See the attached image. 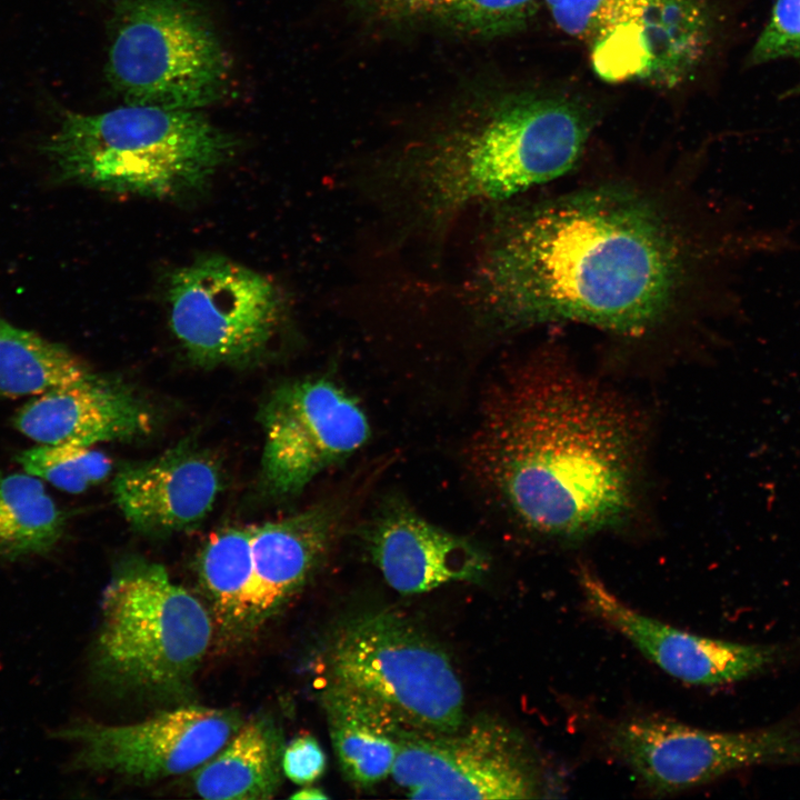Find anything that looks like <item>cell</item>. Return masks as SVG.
I'll list each match as a JSON object with an SVG mask.
<instances>
[{"mask_svg":"<svg viewBox=\"0 0 800 800\" xmlns=\"http://www.w3.org/2000/svg\"><path fill=\"white\" fill-rule=\"evenodd\" d=\"M696 178L619 174L498 203L472 280L481 314L502 332L572 323L624 341L746 320L741 271L791 236Z\"/></svg>","mask_w":800,"mask_h":800,"instance_id":"cell-1","label":"cell"},{"mask_svg":"<svg viewBox=\"0 0 800 800\" xmlns=\"http://www.w3.org/2000/svg\"><path fill=\"white\" fill-rule=\"evenodd\" d=\"M647 430L630 401L542 350L489 393L473 462L523 530L576 543L639 516Z\"/></svg>","mask_w":800,"mask_h":800,"instance_id":"cell-2","label":"cell"},{"mask_svg":"<svg viewBox=\"0 0 800 800\" xmlns=\"http://www.w3.org/2000/svg\"><path fill=\"white\" fill-rule=\"evenodd\" d=\"M596 121L576 99L523 92L398 160L387 177L409 220L436 230L468 208L516 199L576 169Z\"/></svg>","mask_w":800,"mask_h":800,"instance_id":"cell-3","label":"cell"},{"mask_svg":"<svg viewBox=\"0 0 800 800\" xmlns=\"http://www.w3.org/2000/svg\"><path fill=\"white\" fill-rule=\"evenodd\" d=\"M237 146L198 110L126 103L94 114L67 113L46 150L69 181L172 199L203 189Z\"/></svg>","mask_w":800,"mask_h":800,"instance_id":"cell-4","label":"cell"},{"mask_svg":"<svg viewBox=\"0 0 800 800\" xmlns=\"http://www.w3.org/2000/svg\"><path fill=\"white\" fill-rule=\"evenodd\" d=\"M92 651L109 687L157 697L184 693L211 642L208 610L166 568L124 561L107 584Z\"/></svg>","mask_w":800,"mask_h":800,"instance_id":"cell-5","label":"cell"},{"mask_svg":"<svg viewBox=\"0 0 800 800\" xmlns=\"http://www.w3.org/2000/svg\"><path fill=\"white\" fill-rule=\"evenodd\" d=\"M107 78L126 103L198 110L222 98L229 67L197 0H118Z\"/></svg>","mask_w":800,"mask_h":800,"instance_id":"cell-6","label":"cell"},{"mask_svg":"<svg viewBox=\"0 0 800 800\" xmlns=\"http://www.w3.org/2000/svg\"><path fill=\"white\" fill-rule=\"evenodd\" d=\"M329 679L379 701L408 728L451 731L466 719L464 691L447 652L393 611L338 626L327 648Z\"/></svg>","mask_w":800,"mask_h":800,"instance_id":"cell-7","label":"cell"},{"mask_svg":"<svg viewBox=\"0 0 800 800\" xmlns=\"http://www.w3.org/2000/svg\"><path fill=\"white\" fill-rule=\"evenodd\" d=\"M554 24L588 50L607 82L673 88L699 68L712 40L707 0H543Z\"/></svg>","mask_w":800,"mask_h":800,"instance_id":"cell-8","label":"cell"},{"mask_svg":"<svg viewBox=\"0 0 800 800\" xmlns=\"http://www.w3.org/2000/svg\"><path fill=\"white\" fill-rule=\"evenodd\" d=\"M391 777L412 799H532L541 791L528 740L492 716L464 719L451 731L406 727Z\"/></svg>","mask_w":800,"mask_h":800,"instance_id":"cell-9","label":"cell"},{"mask_svg":"<svg viewBox=\"0 0 800 800\" xmlns=\"http://www.w3.org/2000/svg\"><path fill=\"white\" fill-rule=\"evenodd\" d=\"M166 293L173 336L203 366L240 364L260 356L284 311L268 277L221 256L173 270Z\"/></svg>","mask_w":800,"mask_h":800,"instance_id":"cell-10","label":"cell"},{"mask_svg":"<svg viewBox=\"0 0 800 800\" xmlns=\"http://www.w3.org/2000/svg\"><path fill=\"white\" fill-rule=\"evenodd\" d=\"M607 744L657 794L694 788L751 766L800 761V736L786 727L710 731L641 716L612 724Z\"/></svg>","mask_w":800,"mask_h":800,"instance_id":"cell-11","label":"cell"},{"mask_svg":"<svg viewBox=\"0 0 800 800\" xmlns=\"http://www.w3.org/2000/svg\"><path fill=\"white\" fill-rule=\"evenodd\" d=\"M260 421L262 480L280 498L299 493L321 471L362 447L370 433L358 401L326 378L278 387Z\"/></svg>","mask_w":800,"mask_h":800,"instance_id":"cell-12","label":"cell"},{"mask_svg":"<svg viewBox=\"0 0 800 800\" xmlns=\"http://www.w3.org/2000/svg\"><path fill=\"white\" fill-rule=\"evenodd\" d=\"M242 723L236 710L190 704L127 724L74 721L51 737L78 747V769L156 780L194 770Z\"/></svg>","mask_w":800,"mask_h":800,"instance_id":"cell-13","label":"cell"},{"mask_svg":"<svg viewBox=\"0 0 800 800\" xmlns=\"http://www.w3.org/2000/svg\"><path fill=\"white\" fill-rule=\"evenodd\" d=\"M578 581L589 610L629 640L647 659L688 684L714 686L747 679L772 663L776 650L688 632L629 607L588 568Z\"/></svg>","mask_w":800,"mask_h":800,"instance_id":"cell-14","label":"cell"},{"mask_svg":"<svg viewBox=\"0 0 800 800\" xmlns=\"http://www.w3.org/2000/svg\"><path fill=\"white\" fill-rule=\"evenodd\" d=\"M114 500L138 531L171 533L200 523L220 491L214 461L188 444L150 460L123 464L116 473Z\"/></svg>","mask_w":800,"mask_h":800,"instance_id":"cell-15","label":"cell"},{"mask_svg":"<svg viewBox=\"0 0 800 800\" xmlns=\"http://www.w3.org/2000/svg\"><path fill=\"white\" fill-rule=\"evenodd\" d=\"M12 422L40 444L91 447L146 434L152 419L131 391L92 374L36 396L17 411Z\"/></svg>","mask_w":800,"mask_h":800,"instance_id":"cell-16","label":"cell"},{"mask_svg":"<svg viewBox=\"0 0 800 800\" xmlns=\"http://www.w3.org/2000/svg\"><path fill=\"white\" fill-rule=\"evenodd\" d=\"M368 544L386 582L402 594L474 580L487 569L484 556L472 543L401 506L389 507L374 520Z\"/></svg>","mask_w":800,"mask_h":800,"instance_id":"cell-17","label":"cell"},{"mask_svg":"<svg viewBox=\"0 0 800 800\" xmlns=\"http://www.w3.org/2000/svg\"><path fill=\"white\" fill-rule=\"evenodd\" d=\"M340 519L339 507L327 503L251 526L246 632L271 618L311 577L330 550Z\"/></svg>","mask_w":800,"mask_h":800,"instance_id":"cell-18","label":"cell"},{"mask_svg":"<svg viewBox=\"0 0 800 800\" xmlns=\"http://www.w3.org/2000/svg\"><path fill=\"white\" fill-rule=\"evenodd\" d=\"M328 731L339 767L358 788L391 776L406 726L364 692L328 679L321 693Z\"/></svg>","mask_w":800,"mask_h":800,"instance_id":"cell-19","label":"cell"},{"mask_svg":"<svg viewBox=\"0 0 800 800\" xmlns=\"http://www.w3.org/2000/svg\"><path fill=\"white\" fill-rule=\"evenodd\" d=\"M283 749L281 729L272 717L243 721L217 753L192 770L193 791L212 800L271 799L281 786Z\"/></svg>","mask_w":800,"mask_h":800,"instance_id":"cell-20","label":"cell"},{"mask_svg":"<svg viewBox=\"0 0 800 800\" xmlns=\"http://www.w3.org/2000/svg\"><path fill=\"white\" fill-rule=\"evenodd\" d=\"M92 374L67 348L0 317V397L38 396Z\"/></svg>","mask_w":800,"mask_h":800,"instance_id":"cell-21","label":"cell"},{"mask_svg":"<svg viewBox=\"0 0 800 800\" xmlns=\"http://www.w3.org/2000/svg\"><path fill=\"white\" fill-rule=\"evenodd\" d=\"M64 516L39 478L0 472V557L17 560L49 552L60 540Z\"/></svg>","mask_w":800,"mask_h":800,"instance_id":"cell-22","label":"cell"},{"mask_svg":"<svg viewBox=\"0 0 800 800\" xmlns=\"http://www.w3.org/2000/svg\"><path fill=\"white\" fill-rule=\"evenodd\" d=\"M198 574L220 626L246 633L252 580L251 526L212 533L199 554Z\"/></svg>","mask_w":800,"mask_h":800,"instance_id":"cell-23","label":"cell"},{"mask_svg":"<svg viewBox=\"0 0 800 800\" xmlns=\"http://www.w3.org/2000/svg\"><path fill=\"white\" fill-rule=\"evenodd\" d=\"M539 6L540 0H404L401 18H424L493 38L527 27Z\"/></svg>","mask_w":800,"mask_h":800,"instance_id":"cell-24","label":"cell"},{"mask_svg":"<svg viewBox=\"0 0 800 800\" xmlns=\"http://www.w3.org/2000/svg\"><path fill=\"white\" fill-rule=\"evenodd\" d=\"M17 461L27 473L69 493L86 491L111 471L104 453L73 444H41L20 452Z\"/></svg>","mask_w":800,"mask_h":800,"instance_id":"cell-25","label":"cell"},{"mask_svg":"<svg viewBox=\"0 0 800 800\" xmlns=\"http://www.w3.org/2000/svg\"><path fill=\"white\" fill-rule=\"evenodd\" d=\"M786 59H800V0H774L747 62L758 67Z\"/></svg>","mask_w":800,"mask_h":800,"instance_id":"cell-26","label":"cell"},{"mask_svg":"<svg viewBox=\"0 0 800 800\" xmlns=\"http://www.w3.org/2000/svg\"><path fill=\"white\" fill-rule=\"evenodd\" d=\"M281 766L283 776L292 782L311 784L326 770V753L313 736L302 733L284 746Z\"/></svg>","mask_w":800,"mask_h":800,"instance_id":"cell-27","label":"cell"},{"mask_svg":"<svg viewBox=\"0 0 800 800\" xmlns=\"http://www.w3.org/2000/svg\"><path fill=\"white\" fill-rule=\"evenodd\" d=\"M363 11L381 18H401L404 0H350Z\"/></svg>","mask_w":800,"mask_h":800,"instance_id":"cell-28","label":"cell"},{"mask_svg":"<svg viewBox=\"0 0 800 800\" xmlns=\"http://www.w3.org/2000/svg\"><path fill=\"white\" fill-rule=\"evenodd\" d=\"M290 798L294 800H320L328 799V794H326L321 789L317 787L307 784L302 786V788L299 789L296 793L291 794Z\"/></svg>","mask_w":800,"mask_h":800,"instance_id":"cell-29","label":"cell"},{"mask_svg":"<svg viewBox=\"0 0 800 800\" xmlns=\"http://www.w3.org/2000/svg\"><path fill=\"white\" fill-rule=\"evenodd\" d=\"M784 98H797L800 97V81L789 88L783 94Z\"/></svg>","mask_w":800,"mask_h":800,"instance_id":"cell-30","label":"cell"}]
</instances>
